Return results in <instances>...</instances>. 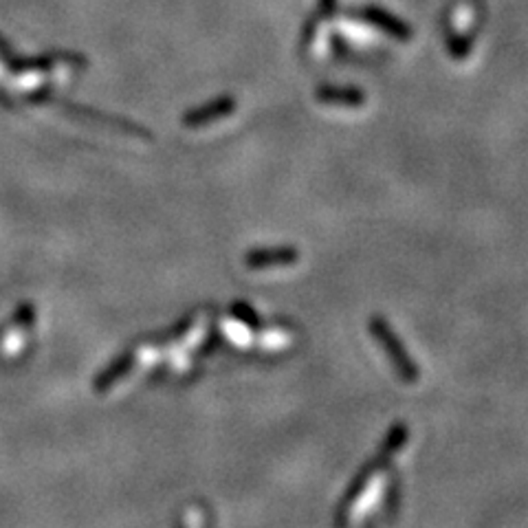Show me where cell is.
<instances>
[{"label":"cell","instance_id":"cell-5","mask_svg":"<svg viewBox=\"0 0 528 528\" xmlns=\"http://www.w3.org/2000/svg\"><path fill=\"white\" fill-rule=\"evenodd\" d=\"M234 313H236V317L243 319V322L249 324V326H258L256 313H253V310L249 308V307H244V304H236Z\"/></svg>","mask_w":528,"mask_h":528},{"label":"cell","instance_id":"cell-2","mask_svg":"<svg viewBox=\"0 0 528 528\" xmlns=\"http://www.w3.org/2000/svg\"><path fill=\"white\" fill-rule=\"evenodd\" d=\"M300 258L295 249H258L249 253L247 260L249 268H271V267H286L293 264Z\"/></svg>","mask_w":528,"mask_h":528},{"label":"cell","instance_id":"cell-4","mask_svg":"<svg viewBox=\"0 0 528 528\" xmlns=\"http://www.w3.org/2000/svg\"><path fill=\"white\" fill-rule=\"evenodd\" d=\"M319 100L322 101H346V104H359L364 97H361V92L352 91H337V88H324V91H319Z\"/></svg>","mask_w":528,"mask_h":528},{"label":"cell","instance_id":"cell-1","mask_svg":"<svg viewBox=\"0 0 528 528\" xmlns=\"http://www.w3.org/2000/svg\"><path fill=\"white\" fill-rule=\"evenodd\" d=\"M372 332H374V337L379 340V344L390 352V359H392V364H395L398 377L405 379V381H416V379H419V370H416L414 361L405 355L403 346L398 344V340H396L395 332H392V328L388 326L383 319L374 317L372 319Z\"/></svg>","mask_w":528,"mask_h":528},{"label":"cell","instance_id":"cell-3","mask_svg":"<svg viewBox=\"0 0 528 528\" xmlns=\"http://www.w3.org/2000/svg\"><path fill=\"white\" fill-rule=\"evenodd\" d=\"M234 110V100H219L214 101V104L205 106V108L201 110H194V113H189L188 117H185V126H203V124H207L210 119H216V117H222V115L231 113Z\"/></svg>","mask_w":528,"mask_h":528}]
</instances>
